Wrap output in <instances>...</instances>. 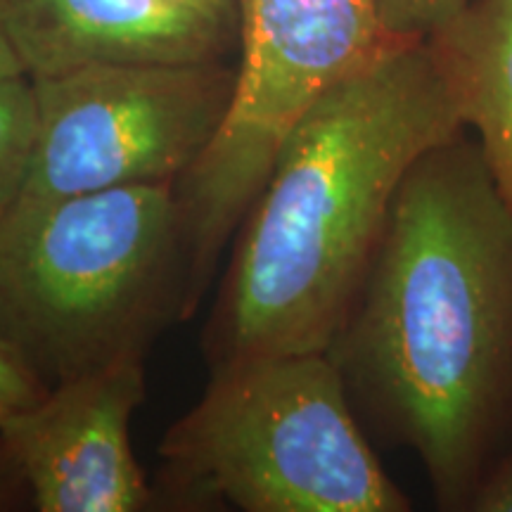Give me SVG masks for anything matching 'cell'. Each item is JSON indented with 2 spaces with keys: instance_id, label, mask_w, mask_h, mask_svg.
Wrapping results in <instances>:
<instances>
[{
  "instance_id": "3",
  "label": "cell",
  "mask_w": 512,
  "mask_h": 512,
  "mask_svg": "<svg viewBox=\"0 0 512 512\" xmlns=\"http://www.w3.org/2000/svg\"><path fill=\"white\" fill-rule=\"evenodd\" d=\"M181 320L176 185L22 200L0 219V332L48 387L145 363Z\"/></svg>"
},
{
  "instance_id": "2",
  "label": "cell",
  "mask_w": 512,
  "mask_h": 512,
  "mask_svg": "<svg viewBox=\"0 0 512 512\" xmlns=\"http://www.w3.org/2000/svg\"><path fill=\"white\" fill-rule=\"evenodd\" d=\"M465 131L430 41H389L287 136L228 249L209 370L328 351L413 164Z\"/></svg>"
},
{
  "instance_id": "10",
  "label": "cell",
  "mask_w": 512,
  "mask_h": 512,
  "mask_svg": "<svg viewBox=\"0 0 512 512\" xmlns=\"http://www.w3.org/2000/svg\"><path fill=\"white\" fill-rule=\"evenodd\" d=\"M38 143V102L27 74L0 81V219L27 185Z\"/></svg>"
},
{
  "instance_id": "11",
  "label": "cell",
  "mask_w": 512,
  "mask_h": 512,
  "mask_svg": "<svg viewBox=\"0 0 512 512\" xmlns=\"http://www.w3.org/2000/svg\"><path fill=\"white\" fill-rule=\"evenodd\" d=\"M470 0H377L382 31L392 41H425L453 22Z\"/></svg>"
},
{
  "instance_id": "14",
  "label": "cell",
  "mask_w": 512,
  "mask_h": 512,
  "mask_svg": "<svg viewBox=\"0 0 512 512\" xmlns=\"http://www.w3.org/2000/svg\"><path fill=\"white\" fill-rule=\"evenodd\" d=\"M22 503H29V491L3 446H0V512L19 510Z\"/></svg>"
},
{
  "instance_id": "13",
  "label": "cell",
  "mask_w": 512,
  "mask_h": 512,
  "mask_svg": "<svg viewBox=\"0 0 512 512\" xmlns=\"http://www.w3.org/2000/svg\"><path fill=\"white\" fill-rule=\"evenodd\" d=\"M470 512H512V448L491 467L470 505Z\"/></svg>"
},
{
  "instance_id": "4",
  "label": "cell",
  "mask_w": 512,
  "mask_h": 512,
  "mask_svg": "<svg viewBox=\"0 0 512 512\" xmlns=\"http://www.w3.org/2000/svg\"><path fill=\"white\" fill-rule=\"evenodd\" d=\"M166 512H408L328 351L209 370L202 399L159 444Z\"/></svg>"
},
{
  "instance_id": "8",
  "label": "cell",
  "mask_w": 512,
  "mask_h": 512,
  "mask_svg": "<svg viewBox=\"0 0 512 512\" xmlns=\"http://www.w3.org/2000/svg\"><path fill=\"white\" fill-rule=\"evenodd\" d=\"M31 79L95 64L219 62L240 48L238 0H0Z\"/></svg>"
},
{
  "instance_id": "6",
  "label": "cell",
  "mask_w": 512,
  "mask_h": 512,
  "mask_svg": "<svg viewBox=\"0 0 512 512\" xmlns=\"http://www.w3.org/2000/svg\"><path fill=\"white\" fill-rule=\"evenodd\" d=\"M31 81L38 143L17 202L176 185L219 131L235 69L223 60L95 64Z\"/></svg>"
},
{
  "instance_id": "12",
  "label": "cell",
  "mask_w": 512,
  "mask_h": 512,
  "mask_svg": "<svg viewBox=\"0 0 512 512\" xmlns=\"http://www.w3.org/2000/svg\"><path fill=\"white\" fill-rule=\"evenodd\" d=\"M48 389L27 358L0 332V420L36 406Z\"/></svg>"
},
{
  "instance_id": "9",
  "label": "cell",
  "mask_w": 512,
  "mask_h": 512,
  "mask_svg": "<svg viewBox=\"0 0 512 512\" xmlns=\"http://www.w3.org/2000/svg\"><path fill=\"white\" fill-rule=\"evenodd\" d=\"M427 41L465 128H475L484 162L512 207V0H470Z\"/></svg>"
},
{
  "instance_id": "15",
  "label": "cell",
  "mask_w": 512,
  "mask_h": 512,
  "mask_svg": "<svg viewBox=\"0 0 512 512\" xmlns=\"http://www.w3.org/2000/svg\"><path fill=\"white\" fill-rule=\"evenodd\" d=\"M22 74H27V72H24V67H22V62H19L15 48H12L8 36H5L3 27H0V81L12 79V76H22Z\"/></svg>"
},
{
  "instance_id": "1",
  "label": "cell",
  "mask_w": 512,
  "mask_h": 512,
  "mask_svg": "<svg viewBox=\"0 0 512 512\" xmlns=\"http://www.w3.org/2000/svg\"><path fill=\"white\" fill-rule=\"evenodd\" d=\"M328 354L358 422L470 512L512 432V207L465 131L403 178Z\"/></svg>"
},
{
  "instance_id": "7",
  "label": "cell",
  "mask_w": 512,
  "mask_h": 512,
  "mask_svg": "<svg viewBox=\"0 0 512 512\" xmlns=\"http://www.w3.org/2000/svg\"><path fill=\"white\" fill-rule=\"evenodd\" d=\"M147 396L145 363L57 382L36 406L0 420V446L38 512H145L155 489L131 444Z\"/></svg>"
},
{
  "instance_id": "5",
  "label": "cell",
  "mask_w": 512,
  "mask_h": 512,
  "mask_svg": "<svg viewBox=\"0 0 512 512\" xmlns=\"http://www.w3.org/2000/svg\"><path fill=\"white\" fill-rule=\"evenodd\" d=\"M238 10L240 64L228 112L176 183L190 311L200 309L294 126L392 41L377 0H238Z\"/></svg>"
}]
</instances>
